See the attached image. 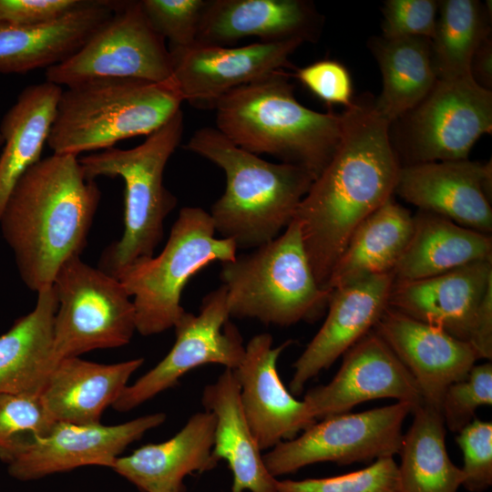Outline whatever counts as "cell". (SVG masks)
<instances>
[{"label":"cell","instance_id":"cell-14","mask_svg":"<svg viewBox=\"0 0 492 492\" xmlns=\"http://www.w3.org/2000/svg\"><path fill=\"white\" fill-rule=\"evenodd\" d=\"M222 284L203 299L198 314L185 312L174 325L176 340L166 356L134 384L127 385L112 407L130 411L175 386L190 371L205 364L234 370L245 354L239 329L230 321Z\"/></svg>","mask_w":492,"mask_h":492},{"label":"cell","instance_id":"cell-37","mask_svg":"<svg viewBox=\"0 0 492 492\" xmlns=\"http://www.w3.org/2000/svg\"><path fill=\"white\" fill-rule=\"evenodd\" d=\"M456 441L463 453L462 487L469 492L486 491L492 485V423L475 418Z\"/></svg>","mask_w":492,"mask_h":492},{"label":"cell","instance_id":"cell-38","mask_svg":"<svg viewBox=\"0 0 492 492\" xmlns=\"http://www.w3.org/2000/svg\"><path fill=\"white\" fill-rule=\"evenodd\" d=\"M54 423L40 393H0V446L20 434H42Z\"/></svg>","mask_w":492,"mask_h":492},{"label":"cell","instance_id":"cell-34","mask_svg":"<svg viewBox=\"0 0 492 492\" xmlns=\"http://www.w3.org/2000/svg\"><path fill=\"white\" fill-rule=\"evenodd\" d=\"M276 486L279 492H400L394 457L379 458L365 468L335 477L277 479Z\"/></svg>","mask_w":492,"mask_h":492},{"label":"cell","instance_id":"cell-8","mask_svg":"<svg viewBox=\"0 0 492 492\" xmlns=\"http://www.w3.org/2000/svg\"><path fill=\"white\" fill-rule=\"evenodd\" d=\"M215 233L209 212L183 207L161 252L133 262L116 276L132 298L138 333L149 336L173 328L186 312L180 300L190 278L213 261L236 257L235 242Z\"/></svg>","mask_w":492,"mask_h":492},{"label":"cell","instance_id":"cell-18","mask_svg":"<svg viewBox=\"0 0 492 492\" xmlns=\"http://www.w3.org/2000/svg\"><path fill=\"white\" fill-rule=\"evenodd\" d=\"M292 343L288 340L273 347L270 333L256 334L245 345L241 364L232 370L245 418L262 451L294 438L316 422L303 400L294 397L278 373V359Z\"/></svg>","mask_w":492,"mask_h":492},{"label":"cell","instance_id":"cell-19","mask_svg":"<svg viewBox=\"0 0 492 492\" xmlns=\"http://www.w3.org/2000/svg\"><path fill=\"white\" fill-rule=\"evenodd\" d=\"M373 330L409 371L423 404L440 412L443 395L478 360L468 342L386 307Z\"/></svg>","mask_w":492,"mask_h":492},{"label":"cell","instance_id":"cell-41","mask_svg":"<svg viewBox=\"0 0 492 492\" xmlns=\"http://www.w3.org/2000/svg\"><path fill=\"white\" fill-rule=\"evenodd\" d=\"M93 0H0V23L37 26L89 5Z\"/></svg>","mask_w":492,"mask_h":492},{"label":"cell","instance_id":"cell-28","mask_svg":"<svg viewBox=\"0 0 492 492\" xmlns=\"http://www.w3.org/2000/svg\"><path fill=\"white\" fill-rule=\"evenodd\" d=\"M62 91L48 81L29 85L0 120V218L17 181L41 159Z\"/></svg>","mask_w":492,"mask_h":492},{"label":"cell","instance_id":"cell-36","mask_svg":"<svg viewBox=\"0 0 492 492\" xmlns=\"http://www.w3.org/2000/svg\"><path fill=\"white\" fill-rule=\"evenodd\" d=\"M208 0H140L142 11L156 33L169 42V49L196 44Z\"/></svg>","mask_w":492,"mask_h":492},{"label":"cell","instance_id":"cell-12","mask_svg":"<svg viewBox=\"0 0 492 492\" xmlns=\"http://www.w3.org/2000/svg\"><path fill=\"white\" fill-rule=\"evenodd\" d=\"M165 420L164 413H155L115 425L55 422L42 434H20L1 445L0 460L20 481L87 466L111 468L131 443Z\"/></svg>","mask_w":492,"mask_h":492},{"label":"cell","instance_id":"cell-1","mask_svg":"<svg viewBox=\"0 0 492 492\" xmlns=\"http://www.w3.org/2000/svg\"><path fill=\"white\" fill-rule=\"evenodd\" d=\"M391 124L366 95L341 113V136L294 219L318 284L324 288L354 230L394 196L399 169Z\"/></svg>","mask_w":492,"mask_h":492},{"label":"cell","instance_id":"cell-15","mask_svg":"<svg viewBox=\"0 0 492 492\" xmlns=\"http://www.w3.org/2000/svg\"><path fill=\"white\" fill-rule=\"evenodd\" d=\"M302 43L292 39L236 47L195 44L169 49L172 79L183 101L212 108L228 92L274 71L292 68L289 57Z\"/></svg>","mask_w":492,"mask_h":492},{"label":"cell","instance_id":"cell-43","mask_svg":"<svg viewBox=\"0 0 492 492\" xmlns=\"http://www.w3.org/2000/svg\"><path fill=\"white\" fill-rule=\"evenodd\" d=\"M469 72L477 84L485 89L492 88V39L487 37L471 58Z\"/></svg>","mask_w":492,"mask_h":492},{"label":"cell","instance_id":"cell-7","mask_svg":"<svg viewBox=\"0 0 492 492\" xmlns=\"http://www.w3.org/2000/svg\"><path fill=\"white\" fill-rule=\"evenodd\" d=\"M220 278L231 317L277 326L318 320L332 294L316 282L295 220L272 241L222 262Z\"/></svg>","mask_w":492,"mask_h":492},{"label":"cell","instance_id":"cell-6","mask_svg":"<svg viewBox=\"0 0 492 492\" xmlns=\"http://www.w3.org/2000/svg\"><path fill=\"white\" fill-rule=\"evenodd\" d=\"M182 134L180 109L135 148L113 147L78 159L87 179L119 177L125 183L124 231L100 257L98 268L105 272L116 277L133 262L152 257L162 241L164 220L177 205L163 174Z\"/></svg>","mask_w":492,"mask_h":492},{"label":"cell","instance_id":"cell-3","mask_svg":"<svg viewBox=\"0 0 492 492\" xmlns=\"http://www.w3.org/2000/svg\"><path fill=\"white\" fill-rule=\"evenodd\" d=\"M185 149L224 171L226 188L210 215L216 232L237 249H255L277 238L315 179L302 167L270 162L242 149L216 128L196 130Z\"/></svg>","mask_w":492,"mask_h":492},{"label":"cell","instance_id":"cell-33","mask_svg":"<svg viewBox=\"0 0 492 492\" xmlns=\"http://www.w3.org/2000/svg\"><path fill=\"white\" fill-rule=\"evenodd\" d=\"M488 2L441 0L435 34L431 39L432 58L437 79L470 76L474 52L490 36Z\"/></svg>","mask_w":492,"mask_h":492},{"label":"cell","instance_id":"cell-20","mask_svg":"<svg viewBox=\"0 0 492 492\" xmlns=\"http://www.w3.org/2000/svg\"><path fill=\"white\" fill-rule=\"evenodd\" d=\"M394 281L393 272H386L332 292L323 325L292 365L289 385L293 395L373 330L387 307Z\"/></svg>","mask_w":492,"mask_h":492},{"label":"cell","instance_id":"cell-2","mask_svg":"<svg viewBox=\"0 0 492 492\" xmlns=\"http://www.w3.org/2000/svg\"><path fill=\"white\" fill-rule=\"evenodd\" d=\"M101 191L74 155L41 159L17 181L0 218L19 275L38 292L51 286L68 259L80 256Z\"/></svg>","mask_w":492,"mask_h":492},{"label":"cell","instance_id":"cell-26","mask_svg":"<svg viewBox=\"0 0 492 492\" xmlns=\"http://www.w3.org/2000/svg\"><path fill=\"white\" fill-rule=\"evenodd\" d=\"M201 403L215 418L212 455L218 462L226 461L231 471V492H279L277 478L268 471L262 450L245 418L240 386L231 369L225 368L204 387Z\"/></svg>","mask_w":492,"mask_h":492},{"label":"cell","instance_id":"cell-10","mask_svg":"<svg viewBox=\"0 0 492 492\" xmlns=\"http://www.w3.org/2000/svg\"><path fill=\"white\" fill-rule=\"evenodd\" d=\"M413 409L410 403L395 402L318 420L294 438L264 453L265 466L277 478L316 463L345 466L394 457L401 448L404 422Z\"/></svg>","mask_w":492,"mask_h":492},{"label":"cell","instance_id":"cell-25","mask_svg":"<svg viewBox=\"0 0 492 492\" xmlns=\"http://www.w3.org/2000/svg\"><path fill=\"white\" fill-rule=\"evenodd\" d=\"M119 2L93 0L84 8L37 26L0 23V73L24 74L64 62L113 15Z\"/></svg>","mask_w":492,"mask_h":492},{"label":"cell","instance_id":"cell-40","mask_svg":"<svg viewBox=\"0 0 492 492\" xmlns=\"http://www.w3.org/2000/svg\"><path fill=\"white\" fill-rule=\"evenodd\" d=\"M315 97L328 105L349 108L353 101L352 78L347 68L336 60H319L296 68L292 75Z\"/></svg>","mask_w":492,"mask_h":492},{"label":"cell","instance_id":"cell-9","mask_svg":"<svg viewBox=\"0 0 492 492\" xmlns=\"http://www.w3.org/2000/svg\"><path fill=\"white\" fill-rule=\"evenodd\" d=\"M52 285L57 298L53 323L56 363L130 342L136 331L135 308L118 279L74 256L62 264Z\"/></svg>","mask_w":492,"mask_h":492},{"label":"cell","instance_id":"cell-4","mask_svg":"<svg viewBox=\"0 0 492 492\" xmlns=\"http://www.w3.org/2000/svg\"><path fill=\"white\" fill-rule=\"evenodd\" d=\"M290 76L277 70L222 96L212 108L216 128L242 149L274 156L316 179L338 146L341 114L301 104Z\"/></svg>","mask_w":492,"mask_h":492},{"label":"cell","instance_id":"cell-22","mask_svg":"<svg viewBox=\"0 0 492 492\" xmlns=\"http://www.w3.org/2000/svg\"><path fill=\"white\" fill-rule=\"evenodd\" d=\"M322 18L304 0H208L196 44L231 46L245 37L260 42L317 39Z\"/></svg>","mask_w":492,"mask_h":492},{"label":"cell","instance_id":"cell-35","mask_svg":"<svg viewBox=\"0 0 492 492\" xmlns=\"http://www.w3.org/2000/svg\"><path fill=\"white\" fill-rule=\"evenodd\" d=\"M492 405V364H475L466 377L451 384L440 406L445 426L458 433L475 419L478 407Z\"/></svg>","mask_w":492,"mask_h":492},{"label":"cell","instance_id":"cell-30","mask_svg":"<svg viewBox=\"0 0 492 492\" xmlns=\"http://www.w3.org/2000/svg\"><path fill=\"white\" fill-rule=\"evenodd\" d=\"M413 215L394 196L354 230L337 260L325 290L393 272L412 234Z\"/></svg>","mask_w":492,"mask_h":492},{"label":"cell","instance_id":"cell-32","mask_svg":"<svg viewBox=\"0 0 492 492\" xmlns=\"http://www.w3.org/2000/svg\"><path fill=\"white\" fill-rule=\"evenodd\" d=\"M411 414L398 454L400 492H457L465 476L448 456L440 412L422 403Z\"/></svg>","mask_w":492,"mask_h":492},{"label":"cell","instance_id":"cell-44","mask_svg":"<svg viewBox=\"0 0 492 492\" xmlns=\"http://www.w3.org/2000/svg\"><path fill=\"white\" fill-rule=\"evenodd\" d=\"M2 147H3V137H2V134H1V130H0V149H2Z\"/></svg>","mask_w":492,"mask_h":492},{"label":"cell","instance_id":"cell-27","mask_svg":"<svg viewBox=\"0 0 492 492\" xmlns=\"http://www.w3.org/2000/svg\"><path fill=\"white\" fill-rule=\"evenodd\" d=\"M484 260H492L490 234L418 210L413 215L410 240L393 274L395 281H415Z\"/></svg>","mask_w":492,"mask_h":492},{"label":"cell","instance_id":"cell-5","mask_svg":"<svg viewBox=\"0 0 492 492\" xmlns=\"http://www.w3.org/2000/svg\"><path fill=\"white\" fill-rule=\"evenodd\" d=\"M183 98L173 79L156 83L98 78L62 91L47 139L54 154L105 150L149 136L178 111Z\"/></svg>","mask_w":492,"mask_h":492},{"label":"cell","instance_id":"cell-39","mask_svg":"<svg viewBox=\"0 0 492 492\" xmlns=\"http://www.w3.org/2000/svg\"><path fill=\"white\" fill-rule=\"evenodd\" d=\"M438 10L436 0H387L382 7L384 37L432 39Z\"/></svg>","mask_w":492,"mask_h":492},{"label":"cell","instance_id":"cell-11","mask_svg":"<svg viewBox=\"0 0 492 492\" xmlns=\"http://www.w3.org/2000/svg\"><path fill=\"white\" fill-rule=\"evenodd\" d=\"M45 75L46 81L67 87L98 78L161 83L172 79V61L140 1H120L113 15L74 55L46 69Z\"/></svg>","mask_w":492,"mask_h":492},{"label":"cell","instance_id":"cell-29","mask_svg":"<svg viewBox=\"0 0 492 492\" xmlns=\"http://www.w3.org/2000/svg\"><path fill=\"white\" fill-rule=\"evenodd\" d=\"M56 308L53 285L43 288L35 308L0 335V393H40L56 364L53 356Z\"/></svg>","mask_w":492,"mask_h":492},{"label":"cell","instance_id":"cell-31","mask_svg":"<svg viewBox=\"0 0 492 492\" xmlns=\"http://www.w3.org/2000/svg\"><path fill=\"white\" fill-rule=\"evenodd\" d=\"M369 48L383 78L382 92L374 99V107L392 125L415 108L437 80L431 40L416 36L373 37Z\"/></svg>","mask_w":492,"mask_h":492},{"label":"cell","instance_id":"cell-16","mask_svg":"<svg viewBox=\"0 0 492 492\" xmlns=\"http://www.w3.org/2000/svg\"><path fill=\"white\" fill-rule=\"evenodd\" d=\"M380 398H394L414 407L423 403L409 371L372 330L344 353L333 378L307 391L302 400L312 417L318 421Z\"/></svg>","mask_w":492,"mask_h":492},{"label":"cell","instance_id":"cell-42","mask_svg":"<svg viewBox=\"0 0 492 492\" xmlns=\"http://www.w3.org/2000/svg\"><path fill=\"white\" fill-rule=\"evenodd\" d=\"M468 343L477 359L492 358V284L487 289L477 310Z\"/></svg>","mask_w":492,"mask_h":492},{"label":"cell","instance_id":"cell-23","mask_svg":"<svg viewBox=\"0 0 492 492\" xmlns=\"http://www.w3.org/2000/svg\"><path fill=\"white\" fill-rule=\"evenodd\" d=\"M214 431L212 413H195L171 438L118 456L111 468L141 492H185V477L219 464L212 455Z\"/></svg>","mask_w":492,"mask_h":492},{"label":"cell","instance_id":"cell-21","mask_svg":"<svg viewBox=\"0 0 492 492\" xmlns=\"http://www.w3.org/2000/svg\"><path fill=\"white\" fill-rule=\"evenodd\" d=\"M492 284V260L415 281H394L387 306L468 342L479 303Z\"/></svg>","mask_w":492,"mask_h":492},{"label":"cell","instance_id":"cell-17","mask_svg":"<svg viewBox=\"0 0 492 492\" xmlns=\"http://www.w3.org/2000/svg\"><path fill=\"white\" fill-rule=\"evenodd\" d=\"M395 193L419 210L492 231V165L467 159L401 165Z\"/></svg>","mask_w":492,"mask_h":492},{"label":"cell","instance_id":"cell-13","mask_svg":"<svg viewBox=\"0 0 492 492\" xmlns=\"http://www.w3.org/2000/svg\"><path fill=\"white\" fill-rule=\"evenodd\" d=\"M399 119L408 160L405 165L467 159L477 140L492 132V91L471 76L437 79Z\"/></svg>","mask_w":492,"mask_h":492},{"label":"cell","instance_id":"cell-24","mask_svg":"<svg viewBox=\"0 0 492 492\" xmlns=\"http://www.w3.org/2000/svg\"><path fill=\"white\" fill-rule=\"evenodd\" d=\"M143 363V358L117 364L63 358L40 391L43 404L55 422L99 424L105 409L114 405Z\"/></svg>","mask_w":492,"mask_h":492}]
</instances>
